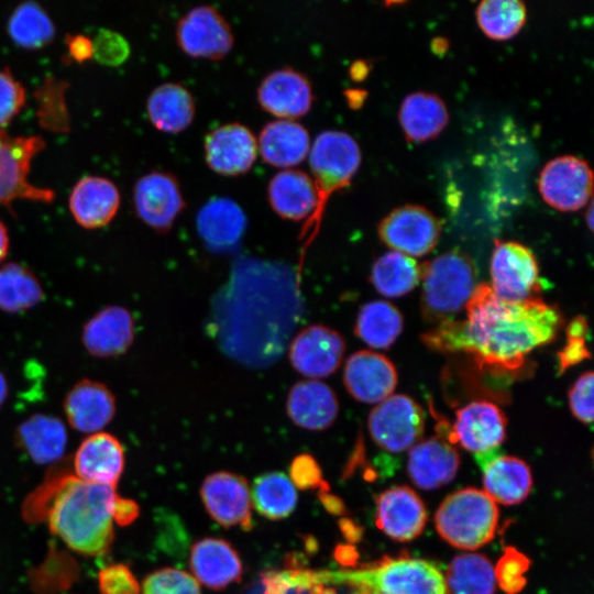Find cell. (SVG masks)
Here are the masks:
<instances>
[{"label":"cell","instance_id":"cell-1","mask_svg":"<svg viewBox=\"0 0 594 594\" xmlns=\"http://www.w3.org/2000/svg\"><path fill=\"white\" fill-rule=\"evenodd\" d=\"M464 320H448L422 336L438 352H464L481 369L512 372L535 349L557 337L563 317L559 308L539 298L506 301L490 285L475 286L465 305Z\"/></svg>","mask_w":594,"mask_h":594},{"label":"cell","instance_id":"cell-2","mask_svg":"<svg viewBox=\"0 0 594 594\" xmlns=\"http://www.w3.org/2000/svg\"><path fill=\"white\" fill-rule=\"evenodd\" d=\"M46 510L52 534L88 557L107 553L113 541L116 487L85 482L74 474L50 481Z\"/></svg>","mask_w":594,"mask_h":594},{"label":"cell","instance_id":"cell-3","mask_svg":"<svg viewBox=\"0 0 594 594\" xmlns=\"http://www.w3.org/2000/svg\"><path fill=\"white\" fill-rule=\"evenodd\" d=\"M322 584L346 585L372 594H449L441 570L431 561L397 557L358 569L319 571Z\"/></svg>","mask_w":594,"mask_h":594},{"label":"cell","instance_id":"cell-4","mask_svg":"<svg viewBox=\"0 0 594 594\" xmlns=\"http://www.w3.org/2000/svg\"><path fill=\"white\" fill-rule=\"evenodd\" d=\"M498 519L496 503L484 491L466 487L443 499L435 525L439 536L452 547L475 550L493 540Z\"/></svg>","mask_w":594,"mask_h":594},{"label":"cell","instance_id":"cell-5","mask_svg":"<svg viewBox=\"0 0 594 594\" xmlns=\"http://www.w3.org/2000/svg\"><path fill=\"white\" fill-rule=\"evenodd\" d=\"M420 307L429 322L452 320L465 307L475 285L471 258L458 250L446 252L421 265Z\"/></svg>","mask_w":594,"mask_h":594},{"label":"cell","instance_id":"cell-6","mask_svg":"<svg viewBox=\"0 0 594 594\" xmlns=\"http://www.w3.org/2000/svg\"><path fill=\"white\" fill-rule=\"evenodd\" d=\"M307 157L318 204L302 233L312 228V237L319 228L328 199L350 184L361 165L362 155L351 134L341 130H326L316 135Z\"/></svg>","mask_w":594,"mask_h":594},{"label":"cell","instance_id":"cell-7","mask_svg":"<svg viewBox=\"0 0 594 594\" xmlns=\"http://www.w3.org/2000/svg\"><path fill=\"white\" fill-rule=\"evenodd\" d=\"M41 135H11L0 129V205L18 198L50 202L54 191L28 180L33 157L43 150Z\"/></svg>","mask_w":594,"mask_h":594},{"label":"cell","instance_id":"cell-8","mask_svg":"<svg viewBox=\"0 0 594 594\" xmlns=\"http://www.w3.org/2000/svg\"><path fill=\"white\" fill-rule=\"evenodd\" d=\"M367 428L380 448L398 453L420 440L425 429V414L411 397L393 395L371 410Z\"/></svg>","mask_w":594,"mask_h":594},{"label":"cell","instance_id":"cell-9","mask_svg":"<svg viewBox=\"0 0 594 594\" xmlns=\"http://www.w3.org/2000/svg\"><path fill=\"white\" fill-rule=\"evenodd\" d=\"M490 272L491 288L502 300L532 299L540 290L537 260L527 246L518 242L495 241Z\"/></svg>","mask_w":594,"mask_h":594},{"label":"cell","instance_id":"cell-10","mask_svg":"<svg viewBox=\"0 0 594 594\" xmlns=\"http://www.w3.org/2000/svg\"><path fill=\"white\" fill-rule=\"evenodd\" d=\"M593 190L590 165L576 156L564 155L548 162L539 176L543 200L560 211H576L588 202Z\"/></svg>","mask_w":594,"mask_h":594},{"label":"cell","instance_id":"cell-11","mask_svg":"<svg viewBox=\"0 0 594 594\" xmlns=\"http://www.w3.org/2000/svg\"><path fill=\"white\" fill-rule=\"evenodd\" d=\"M439 220L426 208L405 205L391 211L378 224L381 240L395 252L422 256L433 250L440 237Z\"/></svg>","mask_w":594,"mask_h":594},{"label":"cell","instance_id":"cell-12","mask_svg":"<svg viewBox=\"0 0 594 594\" xmlns=\"http://www.w3.org/2000/svg\"><path fill=\"white\" fill-rule=\"evenodd\" d=\"M176 40L186 54L211 59L223 57L234 43L229 22L210 4L194 7L178 20Z\"/></svg>","mask_w":594,"mask_h":594},{"label":"cell","instance_id":"cell-13","mask_svg":"<svg viewBox=\"0 0 594 594\" xmlns=\"http://www.w3.org/2000/svg\"><path fill=\"white\" fill-rule=\"evenodd\" d=\"M507 419L503 410L488 400H475L457 411L452 428L440 435L459 443L474 455L496 450L506 438Z\"/></svg>","mask_w":594,"mask_h":594},{"label":"cell","instance_id":"cell-14","mask_svg":"<svg viewBox=\"0 0 594 594\" xmlns=\"http://www.w3.org/2000/svg\"><path fill=\"white\" fill-rule=\"evenodd\" d=\"M200 497L210 517L221 526L252 529L251 491L245 477L227 471L209 474L201 484Z\"/></svg>","mask_w":594,"mask_h":594},{"label":"cell","instance_id":"cell-15","mask_svg":"<svg viewBox=\"0 0 594 594\" xmlns=\"http://www.w3.org/2000/svg\"><path fill=\"white\" fill-rule=\"evenodd\" d=\"M138 216L152 229L165 232L185 207L176 177L162 170L141 176L133 189Z\"/></svg>","mask_w":594,"mask_h":594},{"label":"cell","instance_id":"cell-16","mask_svg":"<svg viewBox=\"0 0 594 594\" xmlns=\"http://www.w3.org/2000/svg\"><path fill=\"white\" fill-rule=\"evenodd\" d=\"M344 351L345 343L339 332L314 324L294 338L289 346V361L301 375L317 380L337 371Z\"/></svg>","mask_w":594,"mask_h":594},{"label":"cell","instance_id":"cell-17","mask_svg":"<svg viewBox=\"0 0 594 594\" xmlns=\"http://www.w3.org/2000/svg\"><path fill=\"white\" fill-rule=\"evenodd\" d=\"M375 525L393 540L406 542L424 530L428 514L420 496L408 486H393L375 499Z\"/></svg>","mask_w":594,"mask_h":594},{"label":"cell","instance_id":"cell-18","mask_svg":"<svg viewBox=\"0 0 594 594\" xmlns=\"http://www.w3.org/2000/svg\"><path fill=\"white\" fill-rule=\"evenodd\" d=\"M205 158L216 173L237 176L248 172L257 155V140L244 124L229 122L212 129L205 138Z\"/></svg>","mask_w":594,"mask_h":594},{"label":"cell","instance_id":"cell-19","mask_svg":"<svg viewBox=\"0 0 594 594\" xmlns=\"http://www.w3.org/2000/svg\"><path fill=\"white\" fill-rule=\"evenodd\" d=\"M257 101L267 112L278 119L306 114L314 101V90L308 77L297 69L285 66L268 73L257 88Z\"/></svg>","mask_w":594,"mask_h":594},{"label":"cell","instance_id":"cell-20","mask_svg":"<svg viewBox=\"0 0 594 594\" xmlns=\"http://www.w3.org/2000/svg\"><path fill=\"white\" fill-rule=\"evenodd\" d=\"M343 382L356 400L380 404L392 396L397 385V372L385 355L363 350L351 354L346 360Z\"/></svg>","mask_w":594,"mask_h":594},{"label":"cell","instance_id":"cell-21","mask_svg":"<svg viewBox=\"0 0 594 594\" xmlns=\"http://www.w3.org/2000/svg\"><path fill=\"white\" fill-rule=\"evenodd\" d=\"M63 409L73 429L91 435L101 431L111 422L116 415L117 403L107 385L84 378L67 392Z\"/></svg>","mask_w":594,"mask_h":594},{"label":"cell","instance_id":"cell-22","mask_svg":"<svg viewBox=\"0 0 594 594\" xmlns=\"http://www.w3.org/2000/svg\"><path fill=\"white\" fill-rule=\"evenodd\" d=\"M483 473L485 493L496 503L516 505L529 495L532 475L529 465L512 455L493 450L475 455Z\"/></svg>","mask_w":594,"mask_h":594},{"label":"cell","instance_id":"cell-23","mask_svg":"<svg viewBox=\"0 0 594 594\" xmlns=\"http://www.w3.org/2000/svg\"><path fill=\"white\" fill-rule=\"evenodd\" d=\"M125 463L124 450L113 435L99 431L85 438L74 455V475L94 484H118Z\"/></svg>","mask_w":594,"mask_h":594},{"label":"cell","instance_id":"cell-24","mask_svg":"<svg viewBox=\"0 0 594 594\" xmlns=\"http://www.w3.org/2000/svg\"><path fill=\"white\" fill-rule=\"evenodd\" d=\"M134 320L121 306H108L97 311L84 326L81 341L96 358H113L128 351L134 340Z\"/></svg>","mask_w":594,"mask_h":594},{"label":"cell","instance_id":"cell-25","mask_svg":"<svg viewBox=\"0 0 594 594\" xmlns=\"http://www.w3.org/2000/svg\"><path fill=\"white\" fill-rule=\"evenodd\" d=\"M193 576L211 590H222L239 582L243 573L242 561L230 542L207 537L194 543L189 556Z\"/></svg>","mask_w":594,"mask_h":594},{"label":"cell","instance_id":"cell-26","mask_svg":"<svg viewBox=\"0 0 594 594\" xmlns=\"http://www.w3.org/2000/svg\"><path fill=\"white\" fill-rule=\"evenodd\" d=\"M460 457L453 444L442 437L418 441L410 448L407 471L411 481L422 490H436L457 475Z\"/></svg>","mask_w":594,"mask_h":594},{"label":"cell","instance_id":"cell-27","mask_svg":"<svg viewBox=\"0 0 594 594\" xmlns=\"http://www.w3.org/2000/svg\"><path fill=\"white\" fill-rule=\"evenodd\" d=\"M286 410L292 421L307 430L319 431L337 419L339 403L331 387L318 380H304L289 391Z\"/></svg>","mask_w":594,"mask_h":594},{"label":"cell","instance_id":"cell-28","mask_svg":"<svg viewBox=\"0 0 594 594\" xmlns=\"http://www.w3.org/2000/svg\"><path fill=\"white\" fill-rule=\"evenodd\" d=\"M120 206V193L116 184L106 177L85 176L72 189L70 212L81 227L100 228L109 223Z\"/></svg>","mask_w":594,"mask_h":594},{"label":"cell","instance_id":"cell-29","mask_svg":"<svg viewBox=\"0 0 594 594\" xmlns=\"http://www.w3.org/2000/svg\"><path fill=\"white\" fill-rule=\"evenodd\" d=\"M198 234L205 244L217 252L235 246L246 228V216L240 205L229 197H213L198 211Z\"/></svg>","mask_w":594,"mask_h":594},{"label":"cell","instance_id":"cell-30","mask_svg":"<svg viewBox=\"0 0 594 594\" xmlns=\"http://www.w3.org/2000/svg\"><path fill=\"white\" fill-rule=\"evenodd\" d=\"M267 199L278 216L293 221L309 219L318 204L312 178L296 168L280 169L270 179Z\"/></svg>","mask_w":594,"mask_h":594},{"label":"cell","instance_id":"cell-31","mask_svg":"<svg viewBox=\"0 0 594 594\" xmlns=\"http://www.w3.org/2000/svg\"><path fill=\"white\" fill-rule=\"evenodd\" d=\"M257 151L270 165L292 168L309 153L311 141L308 130L295 120L276 119L261 130Z\"/></svg>","mask_w":594,"mask_h":594},{"label":"cell","instance_id":"cell-32","mask_svg":"<svg viewBox=\"0 0 594 594\" xmlns=\"http://www.w3.org/2000/svg\"><path fill=\"white\" fill-rule=\"evenodd\" d=\"M19 447L37 464H51L59 460L67 447L65 424L54 415L33 414L15 430Z\"/></svg>","mask_w":594,"mask_h":594},{"label":"cell","instance_id":"cell-33","mask_svg":"<svg viewBox=\"0 0 594 594\" xmlns=\"http://www.w3.org/2000/svg\"><path fill=\"white\" fill-rule=\"evenodd\" d=\"M146 112L156 129L176 133L191 123L196 105L184 85L168 81L152 90L146 101Z\"/></svg>","mask_w":594,"mask_h":594},{"label":"cell","instance_id":"cell-34","mask_svg":"<svg viewBox=\"0 0 594 594\" xmlns=\"http://www.w3.org/2000/svg\"><path fill=\"white\" fill-rule=\"evenodd\" d=\"M448 121L447 106L436 95L413 92L400 105L399 122L408 141L431 140L442 132Z\"/></svg>","mask_w":594,"mask_h":594},{"label":"cell","instance_id":"cell-35","mask_svg":"<svg viewBox=\"0 0 594 594\" xmlns=\"http://www.w3.org/2000/svg\"><path fill=\"white\" fill-rule=\"evenodd\" d=\"M403 326V316L395 306L373 300L360 309L354 331L371 348L386 349L400 336Z\"/></svg>","mask_w":594,"mask_h":594},{"label":"cell","instance_id":"cell-36","mask_svg":"<svg viewBox=\"0 0 594 594\" xmlns=\"http://www.w3.org/2000/svg\"><path fill=\"white\" fill-rule=\"evenodd\" d=\"M251 501L261 516L279 520L295 510L298 494L288 475L283 472H268L253 481Z\"/></svg>","mask_w":594,"mask_h":594},{"label":"cell","instance_id":"cell-37","mask_svg":"<svg viewBox=\"0 0 594 594\" xmlns=\"http://www.w3.org/2000/svg\"><path fill=\"white\" fill-rule=\"evenodd\" d=\"M421 279V265L410 256L391 251L373 264L371 282L383 296L395 298L411 292Z\"/></svg>","mask_w":594,"mask_h":594},{"label":"cell","instance_id":"cell-38","mask_svg":"<svg viewBox=\"0 0 594 594\" xmlns=\"http://www.w3.org/2000/svg\"><path fill=\"white\" fill-rule=\"evenodd\" d=\"M43 298V287L29 267L20 263L0 267V310L22 312L38 305Z\"/></svg>","mask_w":594,"mask_h":594},{"label":"cell","instance_id":"cell-39","mask_svg":"<svg viewBox=\"0 0 594 594\" xmlns=\"http://www.w3.org/2000/svg\"><path fill=\"white\" fill-rule=\"evenodd\" d=\"M444 578L449 594H495V570L483 554L454 557Z\"/></svg>","mask_w":594,"mask_h":594},{"label":"cell","instance_id":"cell-40","mask_svg":"<svg viewBox=\"0 0 594 594\" xmlns=\"http://www.w3.org/2000/svg\"><path fill=\"white\" fill-rule=\"evenodd\" d=\"M8 32L18 45L38 48L53 40L55 26L38 3L28 0L12 11L8 21Z\"/></svg>","mask_w":594,"mask_h":594},{"label":"cell","instance_id":"cell-41","mask_svg":"<svg viewBox=\"0 0 594 594\" xmlns=\"http://www.w3.org/2000/svg\"><path fill=\"white\" fill-rule=\"evenodd\" d=\"M527 10L518 0H486L476 9L481 30L491 38L508 40L525 24Z\"/></svg>","mask_w":594,"mask_h":594},{"label":"cell","instance_id":"cell-42","mask_svg":"<svg viewBox=\"0 0 594 594\" xmlns=\"http://www.w3.org/2000/svg\"><path fill=\"white\" fill-rule=\"evenodd\" d=\"M141 594H201V591L190 573L175 568H162L144 579Z\"/></svg>","mask_w":594,"mask_h":594},{"label":"cell","instance_id":"cell-43","mask_svg":"<svg viewBox=\"0 0 594 594\" xmlns=\"http://www.w3.org/2000/svg\"><path fill=\"white\" fill-rule=\"evenodd\" d=\"M529 560L525 554L508 547L498 560L495 570L496 583L506 594H517L525 584V573L529 568Z\"/></svg>","mask_w":594,"mask_h":594},{"label":"cell","instance_id":"cell-44","mask_svg":"<svg viewBox=\"0 0 594 594\" xmlns=\"http://www.w3.org/2000/svg\"><path fill=\"white\" fill-rule=\"evenodd\" d=\"M588 326L584 317H575L566 327V342L558 353L559 374L571 366L591 359V352L587 348L586 336Z\"/></svg>","mask_w":594,"mask_h":594},{"label":"cell","instance_id":"cell-45","mask_svg":"<svg viewBox=\"0 0 594 594\" xmlns=\"http://www.w3.org/2000/svg\"><path fill=\"white\" fill-rule=\"evenodd\" d=\"M100 594H141V586L123 563H114L102 568L98 573Z\"/></svg>","mask_w":594,"mask_h":594},{"label":"cell","instance_id":"cell-46","mask_svg":"<svg viewBox=\"0 0 594 594\" xmlns=\"http://www.w3.org/2000/svg\"><path fill=\"white\" fill-rule=\"evenodd\" d=\"M92 56L100 63L118 65L127 59L130 53L128 41L118 32L101 29L92 38Z\"/></svg>","mask_w":594,"mask_h":594},{"label":"cell","instance_id":"cell-47","mask_svg":"<svg viewBox=\"0 0 594 594\" xmlns=\"http://www.w3.org/2000/svg\"><path fill=\"white\" fill-rule=\"evenodd\" d=\"M25 98L23 85L9 69H0V129L21 110Z\"/></svg>","mask_w":594,"mask_h":594},{"label":"cell","instance_id":"cell-48","mask_svg":"<svg viewBox=\"0 0 594 594\" xmlns=\"http://www.w3.org/2000/svg\"><path fill=\"white\" fill-rule=\"evenodd\" d=\"M288 477L300 490L319 488L320 492L329 491V486L323 481L320 465L308 453H301L293 459Z\"/></svg>","mask_w":594,"mask_h":594},{"label":"cell","instance_id":"cell-49","mask_svg":"<svg viewBox=\"0 0 594 594\" xmlns=\"http://www.w3.org/2000/svg\"><path fill=\"white\" fill-rule=\"evenodd\" d=\"M593 372L578 377L569 389V406L572 415L583 424L593 421Z\"/></svg>","mask_w":594,"mask_h":594},{"label":"cell","instance_id":"cell-50","mask_svg":"<svg viewBox=\"0 0 594 594\" xmlns=\"http://www.w3.org/2000/svg\"><path fill=\"white\" fill-rule=\"evenodd\" d=\"M139 514L140 507L135 501L119 495L116 496L112 507L113 522L128 526L138 518Z\"/></svg>","mask_w":594,"mask_h":594},{"label":"cell","instance_id":"cell-51","mask_svg":"<svg viewBox=\"0 0 594 594\" xmlns=\"http://www.w3.org/2000/svg\"><path fill=\"white\" fill-rule=\"evenodd\" d=\"M69 55L76 62H85L92 57V40L84 34H68L66 37Z\"/></svg>","mask_w":594,"mask_h":594},{"label":"cell","instance_id":"cell-52","mask_svg":"<svg viewBox=\"0 0 594 594\" xmlns=\"http://www.w3.org/2000/svg\"><path fill=\"white\" fill-rule=\"evenodd\" d=\"M369 72L367 65L363 61H358L353 63L350 67V74L353 79L360 80L366 76Z\"/></svg>","mask_w":594,"mask_h":594},{"label":"cell","instance_id":"cell-53","mask_svg":"<svg viewBox=\"0 0 594 594\" xmlns=\"http://www.w3.org/2000/svg\"><path fill=\"white\" fill-rule=\"evenodd\" d=\"M9 249V234L6 226L0 220V263L3 261Z\"/></svg>","mask_w":594,"mask_h":594},{"label":"cell","instance_id":"cell-54","mask_svg":"<svg viewBox=\"0 0 594 594\" xmlns=\"http://www.w3.org/2000/svg\"><path fill=\"white\" fill-rule=\"evenodd\" d=\"M8 395H9L8 380L6 375L3 374V372L0 370V408L7 400Z\"/></svg>","mask_w":594,"mask_h":594},{"label":"cell","instance_id":"cell-55","mask_svg":"<svg viewBox=\"0 0 594 594\" xmlns=\"http://www.w3.org/2000/svg\"><path fill=\"white\" fill-rule=\"evenodd\" d=\"M587 224H588V228L592 230L593 229V208H592V205H590V208L587 210Z\"/></svg>","mask_w":594,"mask_h":594},{"label":"cell","instance_id":"cell-56","mask_svg":"<svg viewBox=\"0 0 594 594\" xmlns=\"http://www.w3.org/2000/svg\"><path fill=\"white\" fill-rule=\"evenodd\" d=\"M353 594H372V593H369V592H361V591H356L355 593Z\"/></svg>","mask_w":594,"mask_h":594},{"label":"cell","instance_id":"cell-57","mask_svg":"<svg viewBox=\"0 0 594 594\" xmlns=\"http://www.w3.org/2000/svg\"><path fill=\"white\" fill-rule=\"evenodd\" d=\"M292 592H293V588L287 594H292Z\"/></svg>","mask_w":594,"mask_h":594}]
</instances>
